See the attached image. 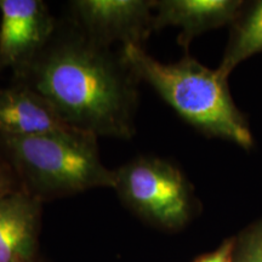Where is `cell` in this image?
<instances>
[{
  "mask_svg": "<svg viewBox=\"0 0 262 262\" xmlns=\"http://www.w3.org/2000/svg\"><path fill=\"white\" fill-rule=\"evenodd\" d=\"M15 78L74 129L96 137L130 139L135 134L136 77L122 55L74 26L57 27L44 50Z\"/></svg>",
  "mask_w": 262,
  "mask_h": 262,
  "instance_id": "obj_1",
  "label": "cell"
},
{
  "mask_svg": "<svg viewBox=\"0 0 262 262\" xmlns=\"http://www.w3.org/2000/svg\"><path fill=\"white\" fill-rule=\"evenodd\" d=\"M122 55L137 80L148 83L179 114L208 136L229 141L244 149L254 146V136L228 89V79L185 55L163 63L141 47L125 45Z\"/></svg>",
  "mask_w": 262,
  "mask_h": 262,
  "instance_id": "obj_2",
  "label": "cell"
},
{
  "mask_svg": "<svg viewBox=\"0 0 262 262\" xmlns=\"http://www.w3.org/2000/svg\"><path fill=\"white\" fill-rule=\"evenodd\" d=\"M0 148L22 188L41 202L93 188H114L116 170L101 160L97 137L83 131L0 136Z\"/></svg>",
  "mask_w": 262,
  "mask_h": 262,
  "instance_id": "obj_3",
  "label": "cell"
},
{
  "mask_svg": "<svg viewBox=\"0 0 262 262\" xmlns=\"http://www.w3.org/2000/svg\"><path fill=\"white\" fill-rule=\"evenodd\" d=\"M134 211L164 228L182 227L193 211L191 183L178 166L141 156L116 169L114 188Z\"/></svg>",
  "mask_w": 262,
  "mask_h": 262,
  "instance_id": "obj_4",
  "label": "cell"
},
{
  "mask_svg": "<svg viewBox=\"0 0 262 262\" xmlns=\"http://www.w3.org/2000/svg\"><path fill=\"white\" fill-rule=\"evenodd\" d=\"M156 0H74L70 3L72 26L86 38L110 48L143 42L153 29Z\"/></svg>",
  "mask_w": 262,
  "mask_h": 262,
  "instance_id": "obj_5",
  "label": "cell"
},
{
  "mask_svg": "<svg viewBox=\"0 0 262 262\" xmlns=\"http://www.w3.org/2000/svg\"><path fill=\"white\" fill-rule=\"evenodd\" d=\"M0 68L15 75L44 50L57 29L41 0H0Z\"/></svg>",
  "mask_w": 262,
  "mask_h": 262,
  "instance_id": "obj_6",
  "label": "cell"
},
{
  "mask_svg": "<svg viewBox=\"0 0 262 262\" xmlns=\"http://www.w3.org/2000/svg\"><path fill=\"white\" fill-rule=\"evenodd\" d=\"M245 5L243 0H156L153 29H181L179 44L187 50L203 33L233 25Z\"/></svg>",
  "mask_w": 262,
  "mask_h": 262,
  "instance_id": "obj_7",
  "label": "cell"
},
{
  "mask_svg": "<svg viewBox=\"0 0 262 262\" xmlns=\"http://www.w3.org/2000/svg\"><path fill=\"white\" fill-rule=\"evenodd\" d=\"M79 131L68 125L47 101L24 84L0 89V136H41Z\"/></svg>",
  "mask_w": 262,
  "mask_h": 262,
  "instance_id": "obj_8",
  "label": "cell"
},
{
  "mask_svg": "<svg viewBox=\"0 0 262 262\" xmlns=\"http://www.w3.org/2000/svg\"><path fill=\"white\" fill-rule=\"evenodd\" d=\"M41 201L18 189L0 198V262H34Z\"/></svg>",
  "mask_w": 262,
  "mask_h": 262,
  "instance_id": "obj_9",
  "label": "cell"
},
{
  "mask_svg": "<svg viewBox=\"0 0 262 262\" xmlns=\"http://www.w3.org/2000/svg\"><path fill=\"white\" fill-rule=\"evenodd\" d=\"M262 54V0L245 3L232 25L227 47L217 72L225 78L248 58Z\"/></svg>",
  "mask_w": 262,
  "mask_h": 262,
  "instance_id": "obj_10",
  "label": "cell"
},
{
  "mask_svg": "<svg viewBox=\"0 0 262 262\" xmlns=\"http://www.w3.org/2000/svg\"><path fill=\"white\" fill-rule=\"evenodd\" d=\"M233 262H262V217L235 238Z\"/></svg>",
  "mask_w": 262,
  "mask_h": 262,
  "instance_id": "obj_11",
  "label": "cell"
},
{
  "mask_svg": "<svg viewBox=\"0 0 262 262\" xmlns=\"http://www.w3.org/2000/svg\"><path fill=\"white\" fill-rule=\"evenodd\" d=\"M22 188L14 166L0 148V198Z\"/></svg>",
  "mask_w": 262,
  "mask_h": 262,
  "instance_id": "obj_12",
  "label": "cell"
},
{
  "mask_svg": "<svg viewBox=\"0 0 262 262\" xmlns=\"http://www.w3.org/2000/svg\"><path fill=\"white\" fill-rule=\"evenodd\" d=\"M235 238L228 239L222 243L215 251L203 255L194 262H233Z\"/></svg>",
  "mask_w": 262,
  "mask_h": 262,
  "instance_id": "obj_13",
  "label": "cell"
},
{
  "mask_svg": "<svg viewBox=\"0 0 262 262\" xmlns=\"http://www.w3.org/2000/svg\"><path fill=\"white\" fill-rule=\"evenodd\" d=\"M34 262H37V261H34Z\"/></svg>",
  "mask_w": 262,
  "mask_h": 262,
  "instance_id": "obj_14",
  "label": "cell"
}]
</instances>
